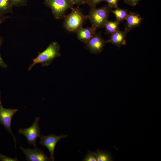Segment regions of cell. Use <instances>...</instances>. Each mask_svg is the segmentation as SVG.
<instances>
[{
  "mask_svg": "<svg viewBox=\"0 0 161 161\" xmlns=\"http://www.w3.org/2000/svg\"><path fill=\"white\" fill-rule=\"evenodd\" d=\"M28 0H11L13 7H19L27 5Z\"/></svg>",
  "mask_w": 161,
  "mask_h": 161,
  "instance_id": "18",
  "label": "cell"
},
{
  "mask_svg": "<svg viewBox=\"0 0 161 161\" xmlns=\"http://www.w3.org/2000/svg\"><path fill=\"white\" fill-rule=\"evenodd\" d=\"M120 23L116 20L113 21H107L104 26L106 30V33L112 34L116 31L119 29V27Z\"/></svg>",
  "mask_w": 161,
  "mask_h": 161,
  "instance_id": "14",
  "label": "cell"
},
{
  "mask_svg": "<svg viewBox=\"0 0 161 161\" xmlns=\"http://www.w3.org/2000/svg\"><path fill=\"white\" fill-rule=\"evenodd\" d=\"M71 9V12L64 18L63 25L68 31L76 33L82 27L85 21L88 19V16L84 15L78 6Z\"/></svg>",
  "mask_w": 161,
  "mask_h": 161,
  "instance_id": "2",
  "label": "cell"
},
{
  "mask_svg": "<svg viewBox=\"0 0 161 161\" xmlns=\"http://www.w3.org/2000/svg\"><path fill=\"white\" fill-rule=\"evenodd\" d=\"M68 136L66 134L58 136L53 134L47 136L43 135L41 136L39 143L42 145L46 146L48 148L50 153V158L51 161H54L55 159L54 157L55 149L58 142L60 139L67 138Z\"/></svg>",
  "mask_w": 161,
  "mask_h": 161,
  "instance_id": "7",
  "label": "cell"
},
{
  "mask_svg": "<svg viewBox=\"0 0 161 161\" xmlns=\"http://www.w3.org/2000/svg\"><path fill=\"white\" fill-rule=\"evenodd\" d=\"M44 4L51 10L54 18L57 20L64 18L66 11L74 5L70 0H44Z\"/></svg>",
  "mask_w": 161,
  "mask_h": 161,
  "instance_id": "4",
  "label": "cell"
},
{
  "mask_svg": "<svg viewBox=\"0 0 161 161\" xmlns=\"http://www.w3.org/2000/svg\"><path fill=\"white\" fill-rule=\"evenodd\" d=\"M112 9L107 4L99 8L91 7L87 16L92 26L97 29L104 27L108 20L109 16Z\"/></svg>",
  "mask_w": 161,
  "mask_h": 161,
  "instance_id": "3",
  "label": "cell"
},
{
  "mask_svg": "<svg viewBox=\"0 0 161 161\" xmlns=\"http://www.w3.org/2000/svg\"><path fill=\"white\" fill-rule=\"evenodd\" d=\"M75 4L82 5L86 4V0H70Z\"/></svg>",
  "mask_w": 161,
  "mask_h": 161,
  "instance_id": "24",
  "label": "cell"
},
{
  "mask_svg": "<svg viewBox=\"0 0 161 161\" xmlns=\"http://www.w3.org/2000/svg\"><path fill=\"white\" fill-rule=\"evenodd\" d=\"M3 41V38L2 37H0V49L1 45ZM0 66L4 68H7V65L4 62L2 58L0 52Z\"/></svg>",
  "mask_w": 161,
  "mask_h": 161,
  "instance_id": "23",
  "label": "cell"
},
{
  "mask_svg": "<svg viewBox=\"0 0 161 161\" xmlns=\"http://www.w3.org/2000/svg\"><path fill=\"white\" fill-rule=\"evenodd\" d=\"M119 0H104L106 2L107 5L111 8H116L118 7V1Z\"/></svg>",
  "mask_w": 161,
  "mask_h": 161,
  "instance_id": "19",
  "label": "cell"
},
{
  "mask_svg": "<svg viewBox=\"0 0 161 161\" xmlns=\"http://www.w3.org/2000/svg\"><path fill=\"white\" fill-rule=\"evenodd\" d=\"M97 161H111L112 160V158L110 153L106 151L98 149L96 152Z\"/></svg>",
  "mask_w": 161,
  "mask_h": 161,
  "instance_id": "16",
  "label": "cell"
},
{
  "mask_svg": "<svg viewBox=\"0 0 161 161\" xmlns=\"http://www.w3.org/2000/svg\"><path fill=\"white\" fill-rule=\"evenodd\" d=\"M21 150L25 154L26 159L28 161H51L50 158L45 154L43 151L39 148L31 149L30 148H24L20 147Z\"/></svg>",
  "mask_w": 161,
  "mask_h": 161,
  "instance_id": "9",
  "label": "cell"
},
{
  "mask_svg": "<svg viewBox=\"0 0 161 161\" xmlns=\"http://www.w3.org/2000/svg\"><path fill=\"white\" fill-rule=\"evenodd\" d=\"M0 160L1 161H19L16 157L15 158H13L2 154H0Z\"/></svg>",
  "mask_w": 161,
  "mask_h": 161,
  "instance_id": "21",
  "label": "cell"
},
{
  "mask_svg": "<svg viewBox=\"0 0 161 161\" xmlns=\"http://www.w3.org/2000/svg\"><path fill=\"white\" fill-rule=\"evenodd\" d=\"M97 29L92 26L86 28L83 27L76 32L78 39L85 44L89 41L96 33Z\"/></svg>",
  "mask_w": 161,
  "mask_h": 161,
  "instance_id": "12",
  "label": "cell"
},
{
  "mask_svg": "<svg viewBox=\"0 0 161 161\" xmlns=\"http://www.w3.org/2000/svg\"><path fill=\"white\" fill-rule=\"evenodd\" d=\"M40 118L36 117L32 124L30 127L24 129H20L18 132L24 135L27 142L31 146L33 145L36 148V141L38 137H41L40 128L38 125Z\"/></svg>",
  "mask_w": 161,
  "mask_h": 161,
  "instance_id": "5",
  "label": "cell"
},
{
  "mask_svg": "<svg viewBox=\"0 0 161 161\" xmlns=\"http://www.w3.org/2000/svg\"><path fill=\"white\" fill-rule=\"evenodd\" d=\"M104 1V0H86V4L91 7H96L97 5Z\"/></svg>",
  "mask_w": 161,
  "mask_h": 161,
  "instance_id": "20",
  "label": "cell"
},
{
  "mask_svg": "<svg viewBox=\"0 0 161 161\" xmlns=\"http://www.w3.org/2000/svg\"><path fill=\"white\" fill-rule=\"evenodd\" d=\"M141 0H123L124 2L126 4L131 6H136Z\"/></svg>",
  "mask_w": 161,
  "mask_h": 161,
  "instance_id": "22",
  "label": "cell"
},
{
  "mask_svg": "<svg viewBox=\"0 0 161 161\" xmlns=\"http://www.w3.org/2000/svg\"><path fill=\"white\" fill-rule=\"evenodd\" d=\"M115 16L116 20L120 22L124 20H126L128 15V10L126 9H123L117 7L111 10Z\"/></svg>",
  "mask_w": 161,
  "mask_h": 161,
  "instance_id": "15",
  "label": "cell"
},
{
  "mask_svg": "<svg viewBox=\"0 0 161 161\" xmlns=\"http://www.w3.org/2000/svg\"><path fill=\"white\" fill-rule=\"evenodd\" d=\"M9 18V16L0 14V25L3 23L7 19Z\"/></svg>",
  "mask_w": 161,
  "mask_h": 161,
  "instance_id": "25",
  "label": "cell"
},
{
  "mask_svg": "<svg viewBox=\"0 0 161 161\" xmlns=\"http://www.w3.org/2000/svg\"><path fill=\"white\" fill-rule=\"evenodd\" d=\"M13 7L11 0H0V14L13 13Z\"/></svg>",
  "mask_w": 161,
  "mask_h": 161,
  "instance_id": "13",
  "label": "cell"
},
{
  "mask_svg": "<svg viewBox=\"0 0 161 161\" xmlns=\"http://www.w3.org/2000/svg\"><path fill=\"white\" fill-rule=\"evenodd\" d=\"M143 18L138 13L130 12L126 19L125 30L128 32L134 28L138 27L142 22Z\"/></svg>",
  "mask_w": 161,
  "mask_h": 161,
  "instance_id": "10",
  "label": "cell"
},
{
  "mask_svg": "<svg viewBox=\"0 0 161 161\" xmlns=\"http://www.w3.org/2000/svg\"><path fill=\"white\" fill-rule=\"evenodd\" d=\"M107 43V40H104L100 34L96 33L85 43V47L92 54H97L102 52Z\"/></svg>",
  "mask_w": 161,
  "mask_h": 161,
  "instance_id": "8",
  "label": "cell"
},
{
  "mask_svg": "<svg viewBox=\"0 0 161 161\" xmlns=\"http://www.w3.org/2000/svg\"><path fill=\"white\" fill-rule=\"evenodd\" d=\"M83 160L84 161H97L95 153L92 151H88L87 153L85 155Z\"/></svg>",
  "mask_w": 161,
  "mask_h": 161,
  "instance_id": "17",
  "label": "cell"
},
{
  "mask_svg": "<svg viewBox=\"0 0 161 161\" xmlns=\"http://www.w3.org/2000/svg\"><path fill=\"white\" fill-rule=\"evenodd\" d=\"M60 50V46L58 42H51L44 50L38 52L36 57L33 59V62L28 70H30L34 65L38 63L41 64L43 66H49L56 58L61 55Z\"/></svg>",
  "mask_w": 161,
  "mask_h": 161,
  "instance_id": "1",
  "label": "cell"
},
{
  "mask_svg": "<svg viewBox=\"0 0 161 161\" xmlns=\"http://www.w3.org/2000/svg\"><path fill=\"white\" fill-rule=\"evenodd\" d=\"M126 32L125 31H121L118 29L111 34L110 38L107 40V43H110L118 48L126 44Z\"/></svg>",
  "mask_w": 161,
  "mask_h": 161,
  "instance_id": "11",
  "label": "cell"
},
{
  "mask_svg": "<svg viewBox=\"0 0 161 161\" xmlns=\"http://www.w3.org/2000/svg\"><path fill=\"white\" fill-rule=\"evenodd\" d=\"M18 109H8L3 107L1 101V93H0V123L4 126L5 129L13 137L16 143V140L13 134L11 129V123L12 117Z\"/></svg>",
  "mask_w": 161,
  "mask_h": 161,
  "instance_id": "6",
  "label": "cell"
}]
</instances>
